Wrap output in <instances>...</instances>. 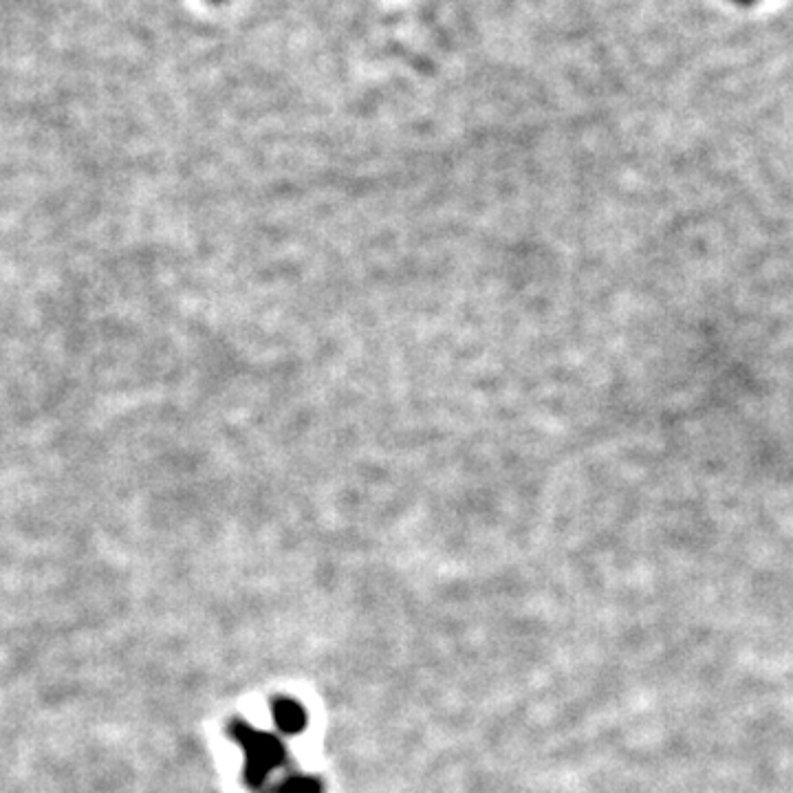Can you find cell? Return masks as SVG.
<instances>
[{
	"label": "cell",
	"instance_id": "cell-1",
	"mask_svg": "<svg viewBox=\"0 0 793 793\" xmlns=\"http://www.w3.org/2000/svg\"><path fill=\"white\" fill-rule=\"evenodd\" d=\"M232 734L245 749V778L252 787L263 785L269 771L285 763V747L271 734L258 732L245 723L232 725Z\"/></svg>",
	"mask_w": 793,
	"mask_h": 793
},
{
	"label": "cell",
	"instance_id": "cell-2",
	"mask_svg": "<svg viewBox=\"0 0 793 793\" xmlns=\"http://www.w3.org/2000/svg\"><path fill=\"white\" fill-rule=\"evenodd\" d=\"M274 721L282 732L298 734L307 727V712L302 710V705L291 699H278L274 703Z\"/></svg>",
	"mask_w": 793,
	"mask_h": 793
},
{
	"label": "cell",
	"instance_id": "cell-3",
	"mask_svg": "<svg viewBox=\"0 0 793 793\" xmlns=\"http://www.w3.org/2000/svg\"><path fill=\"white\" fill-rule=\"evenodd\" d=\"M282 793H322L320 780L309 776H293L287 780V785L280 789Z\"/></svg>",
	"mask_w": 793,
	"mask_h": 793
}]
</instances>
